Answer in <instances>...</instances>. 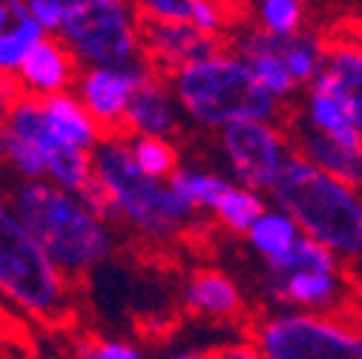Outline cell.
Listing matches in <instances>:
<instances>
[{
  "mask_svg": "<svg viewBox=\"0 0 362 359\" xmlns=\"http://www.w3.org/2000/svg\"><path fill=\"white\" fill-rule=\"evenodd\" d=\"M139 37L156 52L158 61L175 66L178 72L218 55V43L213 35L196 29L193 23L150 18L141 9H139Z\"/></svg>",
  "mask_w": 362,
  "mask_h": 359,
  "instance_id": "cell-9",
  "label": "cell"
},
{
  "mask_svg": "<svg viewBox=\"0 0 362 359\" xmlns=\"http://www.w3.org/2000/svg\"><path fill=\"white\" fill-rule=\"evenodd\" d=\"M6 155L12 158V164L26 175V178H37L47 170V155H43V150L21 136H12V132H6Z\"/></svg>",
  "mask_w": 362,
  "mask_h": 359,
  "instance_id": "cell-29",
  "label": "cell"
},
{
  "mask_svg": "<svg viewBox=\"0 0 362 359\" xmlns=\"http://www.w3.org/2000/svg\"><path fill=\"white\" fill-rule=\"evenodd\" d=\"M173 359H204V356H196V353H178V356H173Z\"/></svg>",
  "mask_w": 362,
  "mask_h": 359,
  "instance_id": "cell-37",
  "label": "cell"
},
{
  "mask_svg": "<svg viewBox=\"0 0 362 359\" xmlns=\"http://www.w3.org/2000/svg\"><path fill=\"white\" fill-rule=\"evenodd\" d=\"M233 175L247 190H270L291 158L288 141L270 121H245L221 132Z\"/></svg>",
  "mask_w": 362,
  "mask_h": 359,
  "instance_id": "cell-8",
  "label": "cell"
},
{
  "mask_svg": "<svg viewBox=\"0 0 362 359\" xmlns=\"http://www.w3.org/2000/svg\"><path fill=\"white\" fill-rule=\"evenodd\" d=\"M147 78L144 69H93L86 72L81 93H83V107L95 118L101 129H115L121 121L127 124V110L135 95V89Z\"/></svg>",
  "mask_w": 362,
  "mask_h": 359,
  "instance_id": "cell-10",
  "label": "cell"
},
{
  "mask_svg": "<svg viewBox=\"0 0 362 359\" xmlns=\"http://www.w3.org/2000/svg\"><path fill=\"white\" fill-rule=\"evenodd\" d=\"M293 155L310 161L313 167L325 170L328 175L339 178V182L362 190V153H351L331 141L322 132H316L305 124V129L293 132Z\"/></svg>",
  "mask_w": 362,
  "mask_h": 359,
  "instance_id": "cell-12",
  "label": "cell"
},
{
  "mask_svg": "<svg viewBox=\"0 0 362 359\" xmlns=\"http://www.w3.org/2000/svg\"><path fill=\"white\" fill-rule=\"evenodd\" d=\"M216 216L221 218L224 228L239 230V233H250V228L264 216V201H262V196L256 190L230 187V193L218 201Z\"/></svg>",
  "mask_w": 362,
  "mask_h": 359,
  "instance_id": "cell-26",
  "label": "cell"
},
{
  "mask_svg": "<svg viewBox=\"0 0 362 359\" xmlns=\"http://www.w3.org/2000/svg\"><path fill=\"white\" fill-rule=\"evenodd\" d=\"M305 124L316 132H322L331 141H337L339 147L351 150V153H362V136L354 126V121L348 118V112L339 107L337 98H331L322 89L310 86L308 93V104H305Z\"/></svg>",
  "mask_w": 362,
  "mask_h": 359,
  "instance_id": "cell-17",
  "label": "cell"
},
{
  "mask_svg": "<svg viewBox=\"0 0 362 359\" xmlns=\"http://www.w3.org/2000/svg\"><path fill=\"white\" fill-rule=\"evenodd\" d=\"M95 172L110 190L121 216H127L135 228H141L153 236L173 233L185 216L190 213L181 204L170 187H161L156 178L144 175L135 164L132 150L110 141L95 155Z\"/></svg>",
  "mask_w": 362,
  "mask_h": 359,
  "instance_id": "cell-5",
  "label": "cell"
},
{
  "mask_svg": "<svg viewBox=\"0 0 362 359\" xmlns=\"http://www.w3.org/2000/svg\"><path fill=\"white\" fill-rule=\"evenodd\" d=\"M264 359H362V331L325 313H276L253 328Z\"/></svg>",
  "mask_w": 362,
  "mask_h": 359,
  "instance_id": "cell-6",
  "label": "cell"
},
{
  "mask_svg": "<svg viewBox=\"0 0 362 359\" xmlns=\"http://www.w3.org/2000/svg\"><path fill=\"white\" fill-rule=\"evenodd\" d=\"M270 264V276H282V273H339V259L322 247L320 242H313L308 236H302L288 253H282L279 259L267 261Z\"/></svg>",
  "mask_w": 362,
  "mask_h": 359,
  "instance_id": "cell-25",
  "label": "cell"
},
{
  "mask_svg": "<svg viewBox=\"0 0 362 359\" xmlns=\"http://www.w3.org/2000/svg\"><path fill=\"white\" fill-rule=\"evenodd\" d=\"M29 12L35 15V20L43 29H61L64 18H66V4L64 0H32Z\"/></svg>",
  "mask_w": 362,
  "mask_h": 359,
  "instance_id": "cell-32",
  "label": "cell"
},
{
  "mask_svg": "<svg viewBox=\"0 0 362 359\" xmlns=\"http://www.w3.org/2000/svg\"><path fill=\"white\" fill-rule=\"evenodd\" d=\"M75 58L61 47L58 40H40L29 52V58L21 66V78L40 95H58V89L66 86L72 78Z\"/></svg>",
  "mask_w": 362,
  "mask_h": 359,
  "instance_id": "cell-15",
  "label": "cell"
},
{
  "mask_svg": "<svg viewBox=\"0 0 362 359\" xmlns=\"http://www.w3.org/2000/svg\"><path fill=\"white\" fill-rule=\"evenodd\" d=\"M81 359H89V356H86V353H81Z\"/></svg>",
  "mask_w": 362,
  "mask_h": 359,
  "instance_id": "cell-38",
  "label": "cell"
},
{
  "mask_svg": "<svg viewBox=\"0 0 362 359\" xmlns=\"http://www.w3.org/2000/svg\"><path fill=\"white\" fill-rule=\"evenodd\" d=\"M178 101L196 121L210 126H233L245 121H270L276 98L256 81L247 61L213 55L175 75Z\"/></svg>",
  "mask_w": 362,
  "mask_h": 359,
  "instance_id": "cell-3",
  "label": "cell"
},
{
  "mask_svg": "<svg viewBox=\"0 0 362 359\" xmlns=\"http://www.w3.org/2000/svg\"><path fill=\"white\" fill-rule=\"evenodd\" d=\"M313 86L339 101V107L348 112L362 136V61L348 40L328 43L325 72L316 78Z\"/></svg>",
  "mask_w": 362,
  "mask_h": 359,
  "instance_id": "cell-11",
  "label": "cell"
},
{
  "mask_svg": "<svg viewBox=\"0 0 362 359\" xmlns=\"http://www.w3.org/2000/svg\"><path fill=\"white\" fill-rule=\"evenodd\" d=\"M81 353H86L89 359H141L132 348H127L121 342H93V345H86Z\"/></svg>",
  "mask_w": 362,
  "mask_h": 359,
  "instance_id": "cell-33",
  "label": "cell"
},
{
  "mask_svg": "<svg viewBox=\"0 0 362 359\" xmlns=\"http://www.w3.org/2000/svg\"><path fill=\"white\" fill-rule=\"evenodd\" d=\"M40 150H43V155H47V170L52 172V178L61 187L81 193L95 178V164H93V158L86 155V150L69 147V144L58 141L55 136Z\"/></svg>",
  "mask_w": 362,
  "mask_h": 359,
  "instance_id": "cell-22",
  "label": "cell"
},
{
  "mask_svg": "<svg viewBox=\"0 0 362 359\" xmlns=\"http://www.w3.org/2000/svg\"><path fill=\"white\" fill-rule=\"evenodd\" d=\"M187 305L207 317H236L242 310V293L224 273L199 271L187 285Z\"/></svg>",
  "mask_w": 362,
  "mask_h": 359,
  "instance_id": "cell-19",
  "label": "cell"
},
{
  "mask_svg": "<svg viewBox=\"0 0 362 359\" xmlns=\"http://www.w3.org/2000/svg\"><path fill=\"white\" fill-rule=\"evenodd\" d=\"M196 29L207 32V35H216L224 23H228V15L221 12L218 4H210V0H193V20H190Z\"/></svg>",
  "mask_w": 362,
  "mask_h": 359,
  "instance_id": "cell-31",
  "label": "cell"
},
{
  "mask_svg": "<svg viewBox=\"0 0 362 359\" xmlns=\"http://www.w3.org/2000/svg\"><path fill=\"white\" fill-rule=\"evenodd\" d=\"M0 290L35 317L55 319L64 313V273L32 239L21 218L4 204H0Z\"/></svg>",
  "mask_w": 362,
  "mask_h": 359,
  "instance_id": "cell-4",
  "label": "cell"
},
{
  "mask_svg": "<svg viewBox=\"0 0 362 359\" xmlns=\"http://www.w3.org/2000/svg\"><path fill=\"white\" fill-rule=\"evenodd\" d=\"M279 55L288 66V72L293 75L296 83H316L325 72V58H328V43L313 35V32H299L288 40H279Z\"/></svg>",
  "mask_w": 362,
  "mask_h": 359,
  "instance_id": "cell-21",
  "label": "cell"
},
{
  "mask_svg": "<svg viewBox=\"0 0 362 359\" xmlns=\"http://www.w3.org/2000/svg\"><path fill=\"white\" fill-rule=\"evenodd\" d=\"M12 9H15L12 23L0 32V75L21 69L29 52L43 40V26L29 12V4L12 0Z\"/></svg>",
  "mask_w": 362,
  "mask_h": 359,
  "instance_id": "cell-20",
  "label": "cell"
},
{
  "mask_svg": "<svg viewBox=\"0 0 362 359\" xmlns=\"http://www.w3.org/2000/svg\"><path fill=\"white\" fill-rule=\"evenodd\" d=\"M242 61H247L250 72L256 75V81L267 89L270 95H274L276 101L291 95L293 93V75L288 72L282 55H279V40L270 37L267 32H253L242 40Z\"/></svg>",
  "mask_w": 362,
  "mask_h": 359,
  "instance_id": "cell-14",
  "label": "cell"
},
{
  "mask_svg": "<svg viewBox=\"0 0 362 359\" xmlns=\"http://www.w3.org/2000/svg\"><path fill=\"white\" fill-rule=\"evenodd\" d=\"M15 98H21V93L9 86V81L0 78V150H6V132H9L6 121H9V107Z\"/></svg>",
  "mask_w": 362,
  "mask_h": 359,
  "instance_id": "cell-34",
  "label": "cell"
},
{
  "mask_svg": "<svg viewBox=\"0 0 362 359\" xmlns=\"http://www.w3.org/2000/svg\"><path fill=\"white\" fill-rule=\"evenodd\" d=\"M15 216L61 273L86 271L110 250L104 221L61 187L40 182L26 184L15 193Z\"/></svg>",
  "mask_w": 362,
  "mask_h": 359,
  "instance_id": "cell-2",
  "label": "cell"
},
{
  "mask_svg": "<svg viewBox=\"0 0 362 359\" xmlns=\"http://www.w3.org/2000/svg\"><path fill=\"white\" fill-rule=\"evenodd\" d=\"M270 279H274V293L282 302L302 307V313H328L345 299L339 273L299 271V273H282Z\"/></svg>",
  "mask_w": 362,
  "mask_h": 359,
  "instance_id": "cell-13",
  "label": "cell"
},
{
  "mask_svg": "<svg viewBox=\"0 0 362 359\" xmlns=\"http://www.w3.org/2000/svg\"><path fill=\"white\" fill-rule=\"evenodd\" d=\"M64 40L83 61L98 69H132L139 49V23L115 0H69L64 18Z\"/></svg>",
  "mask_w": 362,
  "mask_h": 359,
  "instance_id": "cell-7",
  "label": "cell"
},
{
  "mask_svg": "<svg viewBox=\"0 0 362 359\" xmlns=\"http://www.w3.org/2000/svg\"><path fill=\"white\" fill-rule=\"evenodd\" d=\"M247 239H250V245L267 261H274V259L288 253L302 239V230H299V224L288 213H282V210H264V216L250 228Z\"/></svg>",
  "mask_w": 362,
  "mask_h": 359,
  "instance_id": "cell-23",
  "label": "cell"
},
{
  "mask_svg": "<svg viewBox=\"0 0 362 359\" xmlns=\"http://www.w3.org/2000/svg\"><path fill=\"white\" fill-rule=\"evenodd\" d=\"M139 9L158 20H178V23L193 20V0H150V4Z\"/></svg>",
  "mask_w": 362,
  "mask_h": 359,
  "instance_id": "cell-30",
  "label": "cell"
},
{
  "mask_svg": "<svg viewBox=\"0 0 362 359\" xmlns=\"http://www.w3.org/2000/svg\"><path fill=\"white\" fill-rule=\"evenodd\" d=\"M43 112H47V124L52 129V136L69 147L89 150L101 136V126L95 124V118L69 95L43 98Z\"/></svg>",
  "mask_w": 362,
  "mask_h": 359,
  "instance_id": "cell-16",
  "label": "cell"
},
{
  "mask_svg": "<svg viewBox=\"0 0 362 359\" xmlns=\"http://www.w3.org/2000/svg\"><path fill=\"white\" fill-rule=\"evenodd\" d=\"M127 126L141 132L144 139H161L164 132H170L173 110H170L164 86L156 78H144L141 86L135 89L127 110Z\"/></svg>",
  "mask_w": 362,
  "mask_h": 359,
  "instance_id": "cell-18",
  "label": "cell"
},
{
  "mask_svg": "<svg viewBox=\"0 0 362 359\" xmlns=\"http://www.w3.org/2000/svg\"><path fill=\"white\" fill-rule=\"evenodd\" d=\"M270 196L299 224L302 236L320 242L337 259L362 256V190L291 155Z\"/></svg>",
  "mask_w": 362,
  "mask_h": 359,
  "instance_id": "cell-1",
  "label": "cell"
},
{
  "mask_svg": "<svg viewBox=\"0 0 362 359\" xmlns=\"http://www.w3.org/2000/svg\"><path fill=\"white\" fill-rule=\"evenodd\" d=\"M302 4L296 0H267V4L259 6V18H262V26L270 37L276 40H288L293 35H299V26H302Z\"/></svg>",
  "mask_w": 362,
  "mask_h": 359,
  "instance_id": "cell-28",
  "label": "cell"
},
{
  "mask_svg": "<svg viewBox=\"0 0 362 359\" xmlns=\"http://www.w3.org/2000/svg\"><path fill=\"white\" fill-rule=\"evenodd\" d=\"M204 359H264V356L256 345H224V348H216L213 353H207Z\"/></svg>",
  "mask_w": 362,
  "mask_h": 359,
  "instance_id": "cell-35",
  "label": "cell"
},
{
  "mask_svg": "<svg viewBox=\"0 0 362 359\" xmlns=\"http://www.w3.org/2000/svg\"><path fill=\"white\" fill-rule=\"evenodd\" d=\"M173 196L185 204L187 210L193 207H218V201L230 193L233 184H228L224 178L218 175H210V172H193V170H178L173 178H170V184Z\"/></svg>",
  "mask_w": 362,
  "mask_h": 359,
  "instance_id": "cell-24",
  "label": "cell"
},
{
  "mask_svg": "<svg viewBox=\"0 0 362 359\" xmlns=\"http://www.w3.org/2000/svg\"><path fill=\"white\" fill-rule=\"evenodd\" d=\"M351 40H354V43H351V47L356 49V55H359V61H362V29H359V32H356V35H354Z\"/></svg>",
  "mask_w": 362,
  "mask_h": 359,
  "instance_id": "cell-36",
  "label": "cell"
},
{
  "mask_svg": "<svg viewBox=\"0 0 362 359\" xmlns=\"http://www.w3.org/2000/svg\"><path fill=\"white\" fill-rule=\"evenodd\" d=\"M132 158L141 167L144 175L150 178H164V175H175V150L164 141V139H144L139 136L132 141Z\"/></svg>",
  "mask_w": 362,
  "mask_h": 359,
  "instance_id": "cell-27",
  "label": "cell"
}]
</instances>
